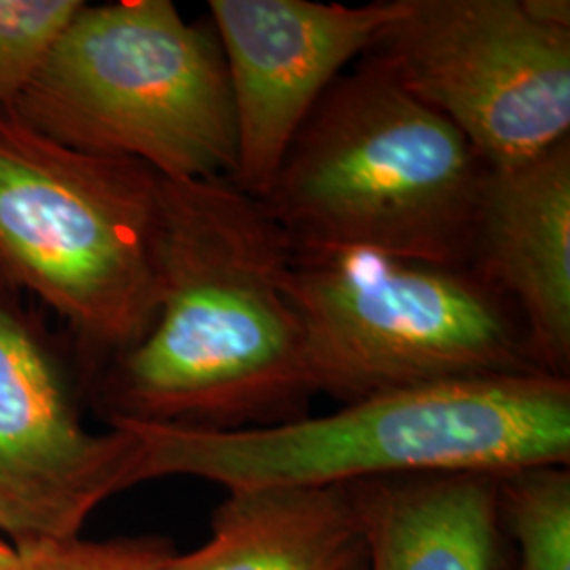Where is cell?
Segmentation results:
<instances>
[{"label":"cell","mask_w":570,"mask_h":570,"mask_svg":"<svg viewBox=\"0 0 570 570\" xmlns=\"http://www.w3.org/2000/svg\"><path fill=\"white\" fill-rule=\"evenodd\" d=\"M292 245L230 178L161 183L159 308L108 362V416L183 428H265L315 393L287 294Z\"/></svg>","instance_id":"obj_1"},{"label":"cell","mask_w":570,"mask_h":570,"mask_svg":"<svg viewBox=\"0 0 570 570\" xmlns=\"http://www.w3.org/2000/svg\"><path fill=\"white\" fill-rule=\"evenodd\" d=\"M106 421L136 435L138 484L190 475L226 490L346 487L412 473L570 463V381L551 374L395 389L265 428Z\"/></svg>","instance_id":"obj_2"},{"label":"cell","mask_w":570,"mask_h":570,"mask_svg":"<svg viewBox=\"0 0 570 570\" xmlns=\"http://www.w3.org/2000/svg\"><path fill=\"white\" fill-rule=\"evenodd\" d=\"M484 174L446 117L364 56L306 119L261 204L292 249L469 266Z\"/></svg>","instance_id":"obj_3"},{"label":"cell","mask_w":570,"mask_h":570,"mask_svg":"<svg viewBox=\"0 0 570 570\" xmlns=\"http://www.w3.org/2000/svg\"><path fill=\"white\" fill-rule=\"evenodd\" d=\"M11 110L53 142L138 161L165 180L230 178L235 169L220 42L171 0L82 2Z\"/></svg>","instance_id":"obj_4"},{"label":"cell","mask_w":570,"mask_h":570,"mask_svg":"<svg viewBox=\"0 0 570 570\" xmlns=\"http://www.w3.org/2000/svg\"><path fill=\"white\" fill-rule=\"evenodd\" d=\"M161 183L138 161L53 142L0 106V279L53 311L94 366L157 317Z\"/></svg>","instance_id":"obj_5"},{"label":"cell","mask_w":570,"mask_h":570,"mask_svg":"<svg viewBox=\"0 0 570 570\" xmlns=\"http://www.w3.org/2000/svg\"><path fill=\"white\" fill-rule=\"evenodd\" d=\"M285 285L311 387L343 404L395 389L548 374L510 301L469 266L292 249Z\"/></svg>","instance_id":"obj_6"},{"label":"cell","mask_w":570,"mask_h":570,"mask_svg":"<svg viewBox=\"0 0 570 570\" xmlns=\"http://www.w3.org/2000/svg\"><path fill=\"white\" fill-rule=\"evenodd\" d=\"M446 117L487 169H510L570 138V30L522 0H402L366 51Z\"/></svg>","instance_id":"obj_7"},{"label":"cell","mask_w":570,"mask_h":570,"mask_svg":"<svg viewBox=\"0 0 570 570\" xmlns=\"http://www.w3.org/2000/svg\"><path fill=\"white\" fill-rule=\"evenodd\" d=\"M140 446L82 428L41 320L0 279V530L16 548L66 541L112 494L138 484Z\"/></svg>","instance_id":"obj_8"},{"label":"cell","mask_w":570,"mask_h":570,"mask_svg":"<svg viewBox=\"0 0 570 570\" xmlns=\"http://www.w3.org/2000/svg\"><path fill=\"white\" fill-rule=\"evenodd\" d=\"M225 56L237 155L230 180L263 199L285 153L343 68L402 13V0L364 7L313 0H209Z\"/></svg>","instance_id":"obj_9"},{"label":"cell","mask_w":570,"mask_h":570,"mask_svg":"<svg viewBox=\"0 0 570 570\" xmlns=\"http://www.w3.org/2000/svg\"><path fill=\"white\" fill-rule=\"evenodd\" d=\"M469 268L510 301L537 364L570 370V138L510 169H487Z\"/></svg>","instance_id":"obj_10"},{"label":"cell","mask_w":570,"mask_h":570,"mask_svg":"<svg viewBox=\"0 0 570 570\" xmlns=\"http://www.w3.org/2000/svg\"><path fill=\"white\" fill-rule=\"evenodd\" d=\"M345 490L367 570H505L499 473H412Z\"/></svg>","instance_id":"obj_11"},{"label":"cell","mask_w":570,"mask_h":570,"mask_svg":"<svg viewBox=\"0 0 570 570\" xmlns=\"http://www.w3.org/2000/svg\"><path fill=\"white\" fill-rule=\"evenodd\" d=\"M169 570H367L345 487L228 490L212 537Z\"/></svg>","instance_id":"obj_12"},{"label":"cell","mask_w":570,"mask_h":570,"mask_svg":"<svg viewBox=\"0 0 570 570\" xmlns=\"http://www.w3.org/2000/svg\"><path fill=\"white\" fill-rule=\"evenodd\" d=\"M499 503L520 548V570H570L569 465L499 473Z\"/></svg>","instance_id":"obj_13"},{"label":"cell","mask_w":570,"mask_h":570,"mask_svg":"<svg viewBox=\"0 0 570 570\" xmlns=\"http://www.w3.org/2000/svg\"><path fill=\"white\" fill-rule=\"evenodd\" d=\"M82 0H0V106L11 108Z\"/></svg>","instance_id":"obj_14"},{"label":"cell","mask_w":570,"mask_h":570,"mask_svg":"<svg viewBox=\"0 0 570 570\" xmlns=\"http://www.w3.org/2000/svg\"><path fill=\"white\" fill-rule=\"evenodd\" d=\"M16 570H169L174 553L155 541L89 543L79 537L16 548Z\"/></svg>","instance_id":"obj_15"},{"label":"cell","mask_w":570,"mask_h":570,"mask_svg":"<svg viewBox=\"0 0 570 570\" xmlns=\"http://www.w3.org/2000/svg\"><path fill=\"white\" fill-rule=\"evenodd\" d=\"M534 20L543 21L553 28L570 30L569 0H522Z\"/></svg>","instance_id":"obj_16"},{"label":"cell","mask_w":570,"mask_h":570,"mask_svg":"<svg viewBox=\"0 0 570 570\" xmlns=\"http://www.w3.org/2000/svg\"><path fill=\"white\" fill-rule=\"evenodd\" d=\"M18 560H20L18 550L0 539V570H16Z\"/></svg>","instance_id":"obj_17"}]
</instances>
